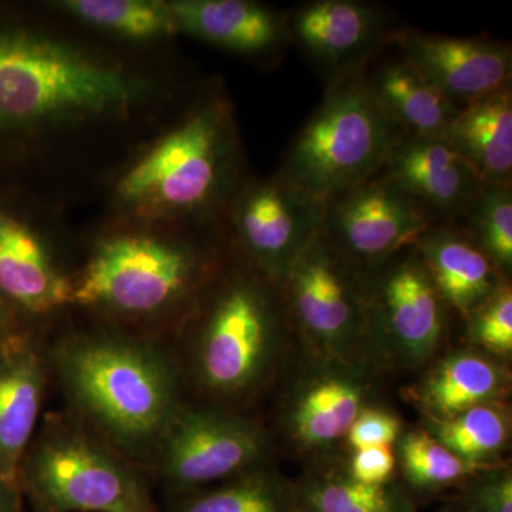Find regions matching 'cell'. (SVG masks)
Returning <instances> with one entry per match:
<instances>
[{
	"label": "cell",
	"instance_id": "6da1fadb",
	"mask_svg": "<svg viewBox=\"0 0 512 512\" xmlns=\"http://www.w3.org/2000/svg\"><path fill=\"white\" fill-rule=\"evenodd\" d=\"M55 363L83 426L126 460L154 458L181 407L167 356L137 340L94 335L63 342Z\"/></svg>",
	"mask_w": 512,
	"mask_h": 512
},
{
	"label": "cell",
	"instance_id": "7a4b0ae2",
	"mask_svg": "<svg viewBox=\"0 0 512 512\" xmlns=\"http://www.w3.org/2000/svg\"><path fill=\"white\" fill-rule=\"evenodd\" d=\"M366 70L363 64L329 79L276 173L323 205L379 173L403 134L370 92Z\"/></svg>",
	"mask_w": 512,
	"mask_h": 512
},
{
	"label": "cell",
	"instance_id": "3957f363",
	"mask_svg": "<svg viewBox=\"0 0 512 512\" xmlns=\"http://www.w3.org/2000/svg\"><path fill=\"white\" fill-rule=\"evenodd\" d=\"M235 167L231 109L211 96L121 178L117 194L140 210L202 214L224 200Z\"/></svg>",
	"mask_w": 512,
	"mask_h": 512
},
{
	"label": "cell",
	"instance_id": "277c9868",
	"mask_svg": "<svg viewBox=\"0 0 512 512\" xmlns=\"http://www.w3.org/2000/svg\"><path fill=\"white\" fill-rule=\"evenodd\" d=\"M136 84L69 47L0 33V126L96 116L126 106Z\"/></svg>",
	"mask_w": 512,
	"mask_h": 512
},
{
	"label": "cell",
	"instance_id": "5b68a950",
	"mask_svg": "<svg viewBox=\"0 0 512 512\" xmlns=\"http://www.w3.org/2000/svg\"><path fill=\"white\" fill-rule=\"evenodd\" d=\"M291 329L281 286L252 268L231 276L212 298L194 350V369L205 392L237 399L254 392Z\"/></svg>",
	"mask_w": 512,
	"mask_h": 512
},
{
	"label": "cell",
	"instance_id": "8992f818",
	"mask_svg": "<svg viewBox=\"0 0 512 512\" xmlns=\"http://www.w3.org/2000/svg\"><path fill=\"white\" fill-rule=\"evenodd\" d=\"M43 512H157L128 461L93 431L47 421L19 473Z\"/></svg>",
	"mask_w": 512,
	"mask_h": 512
},
{
	"label": "cell",
	"instance_id": "52a82bcc",
	"mask_svg": "<svg viewBox=\"0 0 512 512\" xmlns=\"http://www.w3.org/2000/svg\"><path fill=\"white\" fill-rule=\"evenodd\" d=\"M200 249L143 235L104 242L73 284V303L144 318L171 308L207 272Z\"/></svg>",
	"mask_w": 512,
	"mask_h": 512
},
{
	"label": "cell",
	"instance_id": "ba28073f",
	"mask_svg": "<svg viewBox=\"0 0 512 512\" xmlns=\"http://www.w3.org/2000/svg\"><path fill=\"white\" fill-rule=\"evenodd\" d=\"M281 291L289 325L313 355L355 363L367 342L369 272L320 231L292 265Z\"/></svg>",
	"mask_w": 512,
	"mask_h": 512
},
{
	"label": "cell",
	"instance_id": "9c48e42d",
	"mask_svg": "<svg viewBox=\"0 0 512 512\" xmlns=\"http://www.w3.org/2000/svg\"><path fill=\"white\" fill-rule=\"evenodd\" d=\"M268 451V433L255 420L181 404L153 460L161 481L187 494L264 466Z\"/></svg>",
	"mask_w": 512,
	"mask_h": 512
},
{
	"label": "cell",
	"instance_id": "30bf717a",
	"mask_svg": "<svg viewBox=\"0 0 512 512\" xmlns=\"http://www.w3.org/2000/svg\"><path fill=\"white\" fill-rule=\"evenodd\" d=\"M447 309L419 252L404 249L369 272L366 348H382L404 366L423 365L443 339Z\"/></svg>",
	"mask_w": 512,
	"mask_h": 512
},
{
	"label": "cell",
	"instance_id": "8fae6325",
	"mask_svg": "<svg viewBox=\"0 0 512 512\" xmlns=\"http://www.w3.org/2000/svg\"><path fill=\"white\" fill-rule=\"evenodd\" d=\"M436 224L427 208L377 173L325 204L322 231L346 258L372 272Z\"/></svg>",
	"mask_w": 512,
	"mask_h": 512
},
{
	"label": "cell",
	"instance_id": "7c38bea8",
	"mask_svg": "<svg viewBox=\"0 0 512 512\" xmlns=\"http://www.w3.org/2000/svg\"><path fill=\"white\" fill-rule=\"evenodd\" d=\"M325 205L274 175L244 187L232 225L252 268L281 286L296 259L322 231Z\"/></svg>",
	"mask_w": 512,
	"mask_h": 512
},
{
	"label": "cell",
	"instance_id": "4fadbf2b",
	"mask_svg": "<svg viewBox=\"0 0 512 512\" xmlns=\"http://www.w3.org/2000/svg\"><path fill=\"white\" fill-rule=\"evenodd\" d=\"M392 45L456 109L511 87L510 43L400 28Z\"/></svg>",
	"mask_w": 512,
	"mask_h": 512
},
{
	"label": "cell",
	"instance_id": "5bb4252c",
	"mask_svg": "<svg viewBox=\"0 0 512 512\" xmlns=\"http://www.w3.org/2000/svg\"><path fill=\"white\" fill-rule=\"evenodd\" d=\"M286 16L291 43L329 79L372 62L402 28L382 6L360 0H315Z\"/></svg>",
	"mask_w": 512,
	"mask_h": 512
},
{
	"label": "cell",
	"instance_id": "9a60e30c",
	"mask_svg": "<svg viewBox=\"0 0 512 512\" xmlns=\"http://www.w3.org/2000/svg\"><path fill=\"white\" fill-rule=\"evenodd\" d=\"M440 222H456L483 181L444 136L403 133L379 171Z\"/></svg>",
	"mask_w": 512,
	"mask_h": 512
},
{
	"label": "cell",
	"instance_id": "2e32d148",
	"mask_svg": "<svg viewBox=\"0 0 512 512\" xmlns=\"http://www.w3.org/2000/svg\"><path fill=\"white\" fill-rule=\"evenodd\" d=\"M296 382L286 399L285 429L305 451H325L346 439L366 407L367 383L359 366L320 359Z\"/></svg>",
	"mask_w": 512,
	"mask_h": 512
},
{
	"label": "cell",
	"instance_id": "e0dca14e",
	"mask_svg": "<svg viewBox=\"0 0 512 512\" xmlns=\"http://www.w3.org/2000/svg\"><path fill=\"white\" fill-rule=\"evenodd\" d=\"M177 29L251 56H276L291 45L288 16L247 0H180L168 5Z\"/></svg>",
	"mask_w": 512,
	"mask_h": 512
},
{
	"label": "cell",
	"instance_id": "ac0fdd59",
	"mask_svg": "<svg viewBox=\"0 0 512 512\" xmlns=\"http://www.w3.org/2000/svg\"><path fill=\"white\" fill-rule=\"evenodd\" d=\"M413 247L447 308L464 320L510 282L457 222L433 225Z\"/></svg>",
	"mask_w": 512,
	"mask_h": 512
},
{
	"label": "cell",
	"instance_id": "d6986e66",
	"mask_svg": "<svg viewBox=\"0 0 512 512\" xmlns=\"http://www.w3.org/2000/svg\"><path fill=\"white\" fill-rule=\"evenodd\" d=\"M45 369L32 343L8 335L0 342V470L19 485L20 466L35 439L45 394Z\"/></svg>",
	"mask_w": 512,
	"mask_h": 512
},
{
	"label": "cell",
	"instance_id": "ffe728a7",
	"mask_svg": "<svg viewBox=\"0 0 512 512\" xmlns=\"http://www.w3.org/2000/svg\"><path fill=\"white\" fill-rule=\"evenodd\" d=\"M0 293L23 311L47 315L73 303V284L25 224L0 210Z\"/></svg>",
	"mask_w": 512,
	"mask_h": 512
},
{
	"label": "cell",
	"instance_id": "44dd1931",
	"mask_svg": "<svg viewBox=\"0 0 512 512\" xmlns=\"http://www.w3.org/2000/svg\"><path fill=\"white\" fill-rule=\"evenodd\" d=\"M485 184L512 187V89L457 110L446 136Z\"/></svg>",
	"mask_w": 512,
	"mask_h": 512
},
{
	"label": "cell",
	"instance_id": "7402d4cb",
	"mask_svg": "<svg viewBox=\"0 0 512 512\" xmlns=\"http://www.w3.org/2000/svg\"><path fill=\"white\" fill-rule=\"evenodd\" d=\"M367 84L379 106L403 133L446 136L457 110L402 55L366 70Z\"/></svg>",
	"mask_w": 512,
	"mask_h": 512
},
{
	"label": "cell",
	"instance_id": "603a6c76",
	"mask_svg": "<svg viewBox=\"0 0 512 512\" xmlns=\"http://www.w3.org/2000/svg\"><path fill=\"white\" fill-rule=\"evenodd\" d=\"M507 389L505 370L473 350L447 355L421 383L419 399L433 420H444L483 404L498 403Z\"/></svg>",
	"mask_w": 512,
	"mask_h": 512
},
{
	"label": "cell",
	"instance_id": "cb8c5ba5",
	"mask_svg": "<svg viewBox=\"0 0 512 512\" xmlns=\"http://www.w3.org/2000/svg\"><path fill=\"white\" fill-rule=\"evenodd\" d=\"M171 512H299L295 487L261 466L218 487L180 494Z\"/></svg>",
	"mask_w": 512,
	"mask_h": 512
},
{
	"label": "cell",
	"instance_id": "d4e9b609",
	"mask_svg": "<svg viewBox=\"0 0 512 512\" xmlns=\"http://www.w3.org/2000/svg\"><path fill=\"white\" fill-rule=\"evenodd\" d=\"M293 487L299 512H413L399 485L359 483L348 471L309 474Z\"/></svg>",
	"mask_w": 512,
	"mask_h": 512
},
{
	"label": "cell",
	"instance_id": "484cf974",
	"mask_svg": "<svg viewBox=\"0 0 512 512\" xmlns=\"http://www.w3.org/2000/svg\"><path fill=\"white\" fill-rule=\"evenodd\" d=\"M510 417L501 404L473 407L444 420H433L430 434L474 466H491L510 441Z\"/></svg>",
	"mask_w": 512,
	"mask_h": 512
},
{
	"label": "cell",
	"instance_id": "4316f807",
	"mask_svg": "<svg viewBox=\"0 0 512 512\" xmlns=\"http://www.w3.org/2000/svg\"><path fill=\"white\" fill-rule=\"evenodd\" d=\"M495 268L510 279L512 272V187L483 184L456 221Z\"/></svg>",
	"mask_w": 512,
	"mask_h": 512
},
{
	"label": "cell",
	"instance_id": "83f0119b",
	"mask_svg": "<svg viewBox=\"0 0 512 512\" xmlns=\"http://www.w3.org/2000/svg\"><path fill=\"white\" fill-rule=\"evenodd\" d=\"M397 463L413 487L437 490L476 476L487 468L474 466L451 453L429 431H407L397 440Z\"/></svg>",
	"mask_w": 512,
	"mask_h": 512
},
{
	"label": "cell",
	"instance_id": "f1b7e54d",
	"mask_svg": "<svg viewBox=\"0 0 512 512\" xmlns=\"http://www.w3.org/2000/svg\"><path fill=\"white\" fill-rule=\"evenodd\" d=\"M62 8L109 32L133 39L170 35L177 30L170 8L143 0H69Z\"/></svg>",
	"mask_w": 512,
	"mask_h": 512
},
{
	"label": "cell",
	"instance_id": "f546056e",
	"mask_svg": "<svg viewBox=\"0 0 512 512\" xmlns=\"http://www.w3.org/2000/svg\"><path fill=\"white\" fill-rule=\"evenodd\" d=\"M474 345L507 356L512 352V288L505 282L466 319Z\"/></svg>",
	"mask_w": 512,
	"mask_h": 512
},
{
	"label": "cell",
	"instance_id": "4dcf8cb0",
	"mask_svg": "<svg viewBox=\"0 0 512 512\" xmlns=\"http://www.w3.org/2000/svg\"><path fill=\"white\" fill-rule=\"evenodd\" d=\"M464 503L468 512H512L511 471L493 466L470 477Z\"/></svg>",
	"mask_w": 512,
	"mask_h": 512
},
{
	"label": "cell",
	"instance_id": "1f68e13d",
	"mask_svg": "<svg viewBox=\"0 0 512 512\" xmlns=\"http://www.w3.org/2000/svg\"><path fill=\"white\" fill-rule=\"evenodd\" d=\"M400 436L402 423L399 417L386 410L366 406L353 421L346 440L350 448L357 451L373 447H392Z\"/></svg>",
	"mask_w": 512,
	"mask_h": 512
},
{
	"label": "cell",
	"instance_id": "d6a6232c",
	"mask_svg": "<svg viewBox=\"0 0 512 512\" xmlns=\"http://www.w3.org/2000/svg\"><path fill=\"white\" fill-rule=\"evenodd\" d=\"M396 454L392 447H373L357 450L348 467L353 480L363 484L379 485L392 481L396 468Z\"/></svg>",
	"mask_w": 512,
	"mask_h": 512
},
{
	"label": "cell",
	"instance_id": "836d02e7",
	"mask_svg": "<svg viewBox=\"0 0 512 512\" xmlns=\"http://www.w3.org/2000/svg\"><path fill=\"white\" fill-rule=\"evenodd\" d=\"M0 512H22L20 487L0 470Z\"/></svg>",
	"mask_w": 512,
	"mask_h": 512
},
{
	"label": "cell",
	"instance_id": "e575fe53",
	"mask_svg": "<svg viewBox=\"0 0 512 512\" xmlns=\"http://www.w3.org/2000/svg\"><path fill=\"white\" fill-rule=\"evenodd\" d=\"M8 335H9V333H6L5 330L0 328V342H2V340L5 339L6 336H8Z\"/></svg>",
	"mask_w": 512,
	"mask_h": 512
},
{
	"label": "cell",
	"instance_id": "d590c367",
	"mask_svg": "<svg viewBox=\"0 0 512 512\" xmlns=\"http://www.w3.org/2000/svg\"><path fill=\"white\" fill-rule=\"evenodd\" d=\"M440 512H454V511L450 510V508H446V510H441Z\"/></svg>",
	"mask_w": 512,
	"mask_h": 512
}]
</instances>
